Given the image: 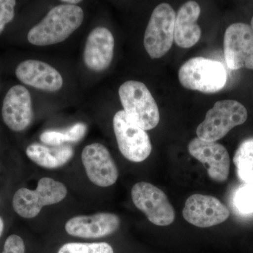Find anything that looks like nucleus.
Returning a JSON list of instances; mask_svg holds the SVG:
<instances>
[{"label":"nucleus","instance_id":"20","mask_svg":"<svg viewBox=\"0 0 253 253\" xmlns=\"http://www.w3.org/2000/svg\"><path fill=\"white\" fill-rule=\"evenodd\" d=\"M58 253H114L111 245L105 242L68 243L60 248Z\"/></svg>","mask_w":253,"mask_h":253},{"label":"nucleus","instance_id":"5","mask_svg":"<svg viewBox=\"0 0 253 253\" xmlns=\"http://www.w3.org/2000/svg\"><path fill=\"white\" fill-rule=\"evenodd\" d=\"M63 183L52 178L43 177L35 190L21 188L14 195L12 205L15 212L25 219L36 217L44 206L58 204L67 196Z\"/></svg>","mask_w":253,"mask_h":253},{"label":"nucleus","instance_id":"22","mask_svg":"<svg viewBox=\"0 0 253 253\" xmlns=\"http://www.w3.org/2000/svg\"><path fill=\"white\" fill-rule=\"evenodd\" d=\"M16 4L14 0H0V34L4 31L5 26L14 18Z\"/></svg>","mask_w":253,"mask_h":253},{"label":"nucleus","instance_id":"25","mask_svg":"<svg viewBox=\"0 0 253 253\" xmlns=\"http://www.w3.org/2000/svg\"><path fill=\"white\" fill-rule=\"evenodd\" d=\"M86 126L84 123H76L74 126L66 129L68 137V142H78L85 135Z\"/></svg>","mask_w":253,"mask_h":253},{"label":"nucleus","instance_id":"16","mask_svg":"<svg viewBox=\"0 0 253 253\" xmlns=\"http://www.w3.org/2000/svg\"><path fill=\"white\" fill-rule=\"evenodd\" d=\"M16 76L24 84L41 90L56 91L63 84L62 76L57 70L38 60H26L20 63Z\"/></svg>","mask_w":253,"mask_h":253},{"label":"nucleus","instance_id":"4","mask_svg":"<svg viewBox=\"0 0 253 253\" xmlns=\"http://www.w3.org/2000/svg\"><path fill=\"white\" fill-rule=\"evenodd\" d=\"M179 83L186 89L215 93L224 87L226 72L222 63L204 57L190 59L179 68Z\"/></svg>","mask_w":253,"mask_h":253},{"label":"nucleus","instance_id":"1","mask_svg":"<svg viewBox=\"0 0 253 253\" xmlns=\"http://www.w3.org/2000/svg\"><path fill=\"white\" fill-rule=\"evenodd\" d=\"M84 20L83 10L77 5H58L30 30L28 40L36 46L58 44L74 33Z\"/></svg>","mask_w":253,"mask_h":253},{"label":"nucleus","instance_id":"18","mask_svg":"<svg viewBox=\"0 0 253 253\" xmlns=\"http://www.w3.org/2000/svg\"><path fill=\"white\" fill-rule=\"evenodd\" d=\"M73 154V148L67 145L49 148L39 144H33L26 149V155L32 161L47 169H55L64 166L72 158Z\"/></svg>","mask_w":253,"mask_h":253},{"label":"nucleus","instance_id":"21","mask_svg":"<svg viewBox=\"0 0 253 253\" xmlns=\"http://www.w3.org/2000/svg\"><path fill=\"white\" fill-rule=\"evenodd\" d=\"M234 204L239 212L244 214L253 212V184H248L236 192Z\"/></svg>","mask_w":253,"mask_h":253},{"label":"nucleus","instance_id":"28","mask_svg":"<svg viewBox=\"0 0 253 253\" xmlns=\"http://www.w3.org/2000/svg\"><path fill=\"white\" fill-rule=\"evenodd\" d=\"M251 27L253 28V18H252V20H251Z\"/></svg>","mask_w":253,"mask_h":253},{"label":"nucleus","instance_id":"3","mask_svg":"<svg viewBox=\"0 0 253 253\" xmlns=\"http://www.w3.org/2000/svg\"><path fill=\"white\" fill-rule=\"evenodd\" d=\"M247 118V109L244 105L236 100H221L208 110L204 121L196 129V134L202 140L216 142L233 128L244 124Z\"/></svg>","mask_w":253,"mask_h":253},{"label":"nucleus","instance_id":"26","mask_svg":"<svg viewBox=\"0 0 253 253\" xmlns=\"http://www.w3.org/2000/svg\"><path fill=\"white\" fill-rule=\"evenodd\" d=\"M62 1V2L66 3L67 4L71 5H76L81 2V1H79V0H63V1Z\"/></svg>","mask_w":253,"mask_h":253},{"label":"nucleus","instance_id":"24","mask_svg":"<svg viewBox=\"0 0 253 253\" xmlns=\"http://www.w3.org/2000/svg\"><path fill=\"white\" fill-rule=\"evenodd\" d=\"M24 241L16 234L9 236L5 241L4 251L1 253H25Z\"/></svg>","mask_w":253,"mask_h":253},{"label":"nucleus","instance_id":"15","mask_svg":"<svg viewBox=\"0 0 253 253\" xmlns=\"http://www.w3.org/2000/svg\"><path fill=\"white\" fill-rule=\"evenodd\" d=\"M114 46V38L109 29L94 28L88 36L83 53L86 67L95 72L109 68L112 62Z\"/></svg>","mask_w":253,"mask_h":253},{"label":"nucleus","instance_id":"13","mask_svg":"<svg viewBox=\"0 0 253 253\" xmlns=\"http://www.w3.org/2000/svg\"><path fill=\"white\" fill-rule=\"evenodd\" d=\"M121 224L116 214L99 212L91 215L76 216L66 222L65 229L69 235L82 239H99L118 230Z\"/></svg>","mask_w":253,"mask_h":253},{"label":"nucleus","instance_id":"9","mask_svg":"<svg viewBox=\"0 0 253 253\" xmlns=\"http://www.w3.org/2000/svg\"><path fill=\"white\" fill-rule=\"evenodd\" d=\"M224 52L230 69L253 70V28L244 23L230 25L224 33Z\"/></svg>","mask_w":253,"mask_h":253},{"label":"nucleus","instance_id":"6","mask_svg":"<svg viewBox=\"0 0 253 253\" xmlns=\"http://www.w3.org/2000/svg\"><path fill=\"white\" fill-rule=\"evenodd\" d=\"M176 14L172 6L162 3L155 8L145 31V49L153 59L167 54L174 41Z\"/></svg>","mask_w":253,"mask_h":253},{"label":"nucleus","instance_id":"2","mask_svg":"<svg viewBox=\"0 0 253 253\" xmlns=\"http://www.w3.org/2000/svg\"><path fill=\"white\" fill-rule=\"evenodd\" d=\"M118 94L123 111L133 122L145 131L158 126L160 121L158 105L144 83L126 81L120 86Z\"/></svg>","mask_w":253,"mask_h":253},{"label":"nucleus","instance_id":"19","mask_svg":"<svg viewBox=\"0 0 253 253\" xmlns=\"http://www.w3.org/2000/svg\"><path fill=\"white\" fill-rule=\"evenodd\" d=\"M236 173L241 181L250 184L253 179V138L240 144L233 158Z\"/></svg>","mask_w":253,"mask_h":253},{"label":"nucleus","instance_id":"8","mask_svg":"<svg viewBox=\"0 0 253 253\" xmlns=\"http://www.w3.org/2000/svg\"><path fill=\"white\" fill-rule=\"evenodd\" d=\"M133 203L155 225H170L175 219L174 208L168 196L159 188L150 183L138 182L131 191Z\"/></svg>","mask_w":253,"mask_h":253},{"label":"nucleus","instance_id":"23","mask_svg":"<svg viewBox=\"0 0 253 253\" xmlns=\"http://www.w3.org/2000/svg\"><path fill=\"white\" fill-rule=\"evenodd\" d=\"M41 140L49 146H60L68 142L67 133L66 130H49L44 131L41 135Z\"/></svg>","mask_w":253,"mask_h":253},{"label":"nucleus","instance_id":"14","mask_svg":"<svg viewBox=\"0 0 253 253\" xmlns=\"http://www.w3.org/2000/svg\"><path fill=\"white\" fill-rule=\"evenodd\" d=\"M6 126L15 131L26 129L33 121L32 100L25 86L15 85L8 91L3 101L1 110Z\"/></svg>","mask_w":253,"mask_h":253},{"label":"nucleus","instance_id":"17","mask_svg":"<svg viewBox=\"0 0 253 253\" xmlns=\"http://www.w3.org/2000/svg\"><path fill=\"white\" fill-rule=\"evenodd\" d=\"M201 6L196 1H189L179 8L174 22V41L181 48H191L199 41L201 29L197 21Z\"/></svg>","mask_w":253,"mask_h":253},{"label":"nucleus","instance_id":"10","mask_svg":"<svg viewBox=\"0 0 253 253\" xmlns=\"http://www.w3.org/2000/svg\"><path fill=\"white\" fill-rule=\"evenodd\" d=\"M229 215L230 212L225 205L208 195H191L183 209L184 219L200 228L217 225L227 220Z\"/></svg>","mask_w":253,"mask_h":253},{"label":"nucleus","instance_id":"11","mask_svg":"<svg viewBox=\"0 0 253 253\" xmlns=\"http://www.w3.org/2000/svg\"><path fill=\"white\" fill-rule=\"evenodd\" d=\"M82 162L86 175L95 185L108 187L117 181V166L104 145L94 143L85 146L82 152Z\"/></svg>","mask_w":253,"mask_h":253},{"label":"nucleus","instance_id":"27","mask_svg":"<svg viewBox=\"0 0 253 253\" xmlns=\"http://www.w3.org/2000/svg\"><path fill=\"white\" fill-rule=\"evenodd\" d=\"M4 224L2 218L0 217V238L2 235L3 231H4Z\"/></svg>","mask_w":253,"mask_h":253},{"label":"nucleus","instance_id":"12","mask_svg":"<svg viewBox=\"0 0 253 253\" xmlns=\"http://www.w3.org/2000/svg\"><path fill=\"white\" fill-rule=\"evenodd\" d=\"M188 149L192 157L207 168L211 179L219 183L227 180L230 171V157L223 145L196 137L190 141Z\"/></svg>","mask_w":253,"mask_h":253},{"label":"nucleus","instance_id":"7","mask_svg":"<svg viewBox=\"0 0 253 253\" xmlns=\"http://www.w3.org/2000/svg\"><path fill=\"white\" fill-rule=\"evenodd\" d=\"M113 126L118 148L126 159L140 163L149 158L152 151L149 135L133 122L124 111L116 113Z\"/></svg>","mask_w":253,"mask_h":253}]
</instances>
